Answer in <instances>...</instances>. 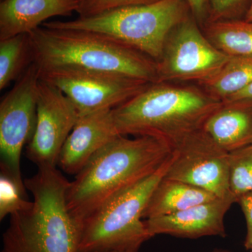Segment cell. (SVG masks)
Here are the masks:
<instances>
[{
    "mask_svg": "<svg viewBox=\"0 0 252 252\" xmlns=\"http://www.w3.org/2000/svg\"><path fill=\"white\" fill-rule=\"evenodd\" d=\"M252 83V55L229 56L218 72L197 85L214 98L222 102Z\"/></svg>",
    "mask_w": 252,
    "mask_h": 252,
    "instance_id": "obj_17",
    "label": "cell"
},
{
    "mask_svg": "<svg viewBox=\"0 0 252 252\" xmlns=\"http://www.w3.org/2000/svg\"><path fill=\"white\" fill-rule=\"evenodd\" d=\"M202 29L212 44L227 56H252V21H217L206 23Z\"/></svg>",
    "mask_w": 252,
    "mask_h": 252,
    "instance_id": "obj_18",
    "label": "cell"
},
{
    "mask_svg": "<svg viewBox=\"0 0 252 252\" xmlns=\"http://www.w3.org/2000/svg\"><path fill=\"white\" fill-rule=\"evenodd\" d=\"M172 149L150 136L119 135L98 151L69 183L68 210L80 223L106 200L157 171Z\"/></svg>",
    "mask_w": 252,
    "mask_h": 252,
    "instance_id": "obj_1",
    "label": "cell"
},
{
    "mask_svg": "<svg viewBox=\"0 0 252 252\" xmlns=\"http://www.w3.org/2000/svg\"><path fill=\"white\" fill-rule=\"evenodd\" d=\"M191 15L186 0H159L42 26L94 32L139 51L156 62L161 58L169 34Z\"/></svg>",
    "mask_w": 252,
    "mask_h": 252,
    "instance_id": "obj_5",
    "label": "cell"
},
{
    "mask_svg": "<svg viewBox=\"0 0 252 252\" xmlns=\"http://www.w3.org/2000/svg\"></svg>",
    "mask_w": 252,
    "mask_h": 252,
    "instance_id": "obj_30",
    "label": "cell"
},
{
    "mask_svg": "<svg viewBox=\"0 0 252 252\" xmlns=\"http://www.w3.org/2000/svg\"><path fill=\"white\" fill-rule=\"evenodd\" d=\"M158 1L159 0H78L77 13L79 17H90L111 10L152 4Z\"/></svg>",
    "mask_w": 252,
    "mask_h": 252,
    "instance_id": "obj_23",
    "label": "cell"
},
{
    "mask_svg": "<svg viewBox=\"0 0 252 252\" xmlns=\"http://www.w3.org/2000/svg\"><path fill=\"white\" fill-rule=\"evenodd\" d=\"M240 99H252V83L248 87L230 96L223 101L240 100ZM223 102V101H222Z\"/></svg>",
    "mask_w": 252,
    "mask_h": 252,
    "instance_id": "obj_26",
    "label": "cell"
},
{
    "mask_svg": "<svg viewBox=\"0 0 252 252\" xmlns=\"http://www.w3.org/2000/svg\"><path fill=\"white\" fill-rule=\"evenodd\" d=\"M229 185L235 198L252 190V143L229 152Z\"/></svg>",
    "mask_w": 252,
    "mask_h": 252,
    "instance_id": "obj_20",
    "label": "cell"
},
{
    "mask_svg": "<svg viewBox=\"0 0 252 252\" xmlns=\"http://www.w3.org/2000/svg\"><path fill=\"white\" fill-rule=\"evenodd\" d=\"M203 130L228 152L252 144V99L223 101L207 119Z\"/></svg>",
    "mask_w": 252,
    "mask_h": 252,
    "instance_id": "obj_15",
    "label": "cell"
},
{
    "mask_svg": "<svg viewBox=\"0 0 252 252\" xmlns=\"http://www.w3.org/2000/svg\"><path fill=\"white\" fill-rule=\"evenodd\" d=\"M252 0H209L207 23L245 19Z\"/></svg>",
    "mask_w": 252,
    "mask_h": 252,
    "instance_id": "obj_22",
    "label": "cell"
},
{
    "mask_svg": "<svg viewBox=\"0 0 252 252\" xmlns=\"http://www.w3.org/2000/svg\"><path fill=\"white\" fill-rule=\"evenodd\" d=\"M192 15L174 28L157 62V82H199L215 75L229 56L207 39Z\"/></svg>",
    "mask_w": 252,
    "mask_h": 252,
    "instance_id": "obj_7",
    "label": "cell"
},
{
    "mask_svg": "<svg viewBox=\"0 0 252 252\" xmlns=\"http://www.w3.org/2000/svg\"><path fill=\"white\" fill-rule=\"evenodd\" d=\"M29 36L34 63L40 72L78 68L157 82L154 60L98 33L41 26Z\"/></svg>",
    "mask_w": 252,
    "mask_h": 252,
    "instance_id": "obj_4",
    "label": "cell"
},
{
    "mask_svg": "<svg viewBox=\"0 0 252 252\" xmlns=\"http://www.w3.org/2000/svg\"><path fill=\"white\" fill-rule=\"evenodd\" d=\"M250 250V252H252V240L251 242V245H250V250Z\"/></svg>",
    "mask_w": 252,
    "mask_h": 252,
    "instance_id": "obj_29",
    "label": "cell"
},
{
    "mask_svg": "<svg viewBox=\"0 0 252 252\" xmlns=\"http://www.w3.org/2000/svg\"><path fill=\"white\" fill-rule=\"evenodd\" d=\"M25 184L15 180L7 172L1 170L0 175V220L18 212L28 210L33 202L28 200Z\"/></svg>",
    "mask_w": 252,
    "mask_h": 252,
    "instance_id": "obj_21",
    "label": "cell"
},
{
    "mask_svg": "<svg viewBox=\"0 0 252 252\" xmlns=\"http://www.w3.org/2000/svg\"><path fill=\"white\" fill-rule=\"evenodd\" d=\"M221 102L197 84L155 82L112 113L120 135L150 136L173 149L202 130Z\"/></svg>",
    "mask_w": 252,
    "mask_h": 252,
    "instance_id": "obj_2",
    "label": "cell"
},
{
    "mask_svg": "<svg viewBox=\"0 0 252 252\" xmlns=\"http://www.w3.org/2000/svg\"><path fill=\"white\" fill-rule=\"evenodd\" d=\"M79 116L62 91L40 78L38 86L37 116L27 157L39 167L58 166L60 154Z\"/></svg>",
    "mask_w": 252,
    "mask_h": 252,
    "instance_id": "obj_11",
    "label": "cell"
},
{
    "mask_svg": "<svg viewBox=\"0 0 252 252\" xmlns=\"http://www.w3.org/2000/svg\"><path fill=\"white\" fill-rule=\"evenodd\" d=\"M40 78L70 99L79 116L113 109L144 90L151 83L120 74L72 67L39 71Z\"/></svg>",
    "mask_w": 252,
    "mask_h": 252,
    "instance_id": "obj_8",
    "label": "cell"
},
{
    "mask_svg": "<svg viewBox=\"0 0 252 252\" xmlns=\"http://www.w3.org/2000/svg\"><path fill=\"white\" fill-rule=\"evenodd\" d=\"M235 203L233 195L217 198L172 215L148 219L144 223L152 238L157 235L187 239L225 238V216Z\"/></svg>",
    "mask_w": 252,
    "mask_h": 252,
    "instance_id": "obj_12",
    "label": "cell"
},
{
    "mask_svg": "<svg viewBox=\"0 0 252 252\" xmlns=\"http://www.w3.org/2000/svg\"><path fill=\"white\" fill-rule=\"evenodd\" d=\"M210 252H232L228 251V250H213V251H212Z\"/></svg>",
    "mask_w": 252,
    "mask_h": 252,
    "instance_id": "obj_28",
    "label": "cell"
},
{
    "mask_svg": "<svg viewBox=\"0 0 252 252\" xmlns=\"http://www.w3.org/2000/svg\"><path fill=\"white\" fill-rule=\"evenodd\" d=\"M106 200L81 223L80 252H138L152 238L143 214L151 196L171 163Z\"/></svg>",
    "mask_w": 252,
    "mask_h": 252,
    "instance_id": "obj_6",
    "label": "cell"
},
{
    "mask_svg": "<svg viewBox=\"0 0 252 252\" xmlns=\"http://www.w3.org/2000/svg\"><path fill=\"white\" fill-rule=\"evenodd\" d=\"M189 5L190 13L203 28L207 22L209 16V0H186Z\"/></svg>",
    "mask_w": 252,
    "mask_h": 252,
    "instance_id": "obj_25",
    "label": "cell"
},
{
    "mask_svg": "<svg viewBox=\"0 0 252 252\" xmlns=\"http://www.w3.org/2000/svg\"><path fill=\"white\" fill-rule=\"evenodd\" d=\"M229 172V152L202 129L172 149L171 163L164 177L204 189L217 198H225L233 195Z\"/></svg>",
    "mask_w": 252,
    "mask_h": 252,
    "instance_id": "obj_10",
    "label": "cell"
},
{
    "mask_svg": "<svg viewBox=\"0 0 252 252\" xmlns=\"http://www.w3.org/2000/svg\"><path fill=\"white\" fill-rule=\"evenodd\" d=\"M33 63L29 34L0 40V91L17 81Z\"/></svg>",
    "mask_w": 252,
    "mask_h": 252,
    "instance_id": "obj_19",
    "label": "cell"
},
{
    "mask_svg": "<svg viewBox=\"0 0 252 252\" xmlns=\"http://www.w3.org/2000/svg\"><path fill=\"white\" fill-rule=\"evenodd\" d=\"M245 20L248 21H252V0L250 9H249L248 13H247L246 16H245Z\"/></svg>",
    "mask_w": 252,
    "mask_h": 252,
    "instance_id": "obj_27",
    "label": "cell"
},
{
    "mask_svg": "<svg viewBox=\"0 0 252 252\" xmlns=\"http://www.w3.org/2000/svg\"><path fill=\"white\" fill-rule=\"evenodd\" d=\"M78 0H1L0 40L29 34L49 18L77 12Z\"/></svg>",
    "mask_w": 252,
    "mask_h": 252,
    "instance_id": "obj_14",
    "label": "cell"
},
{
    "mask_svg": "<svg viewBox=\"0 0 252 252\" xmlns=\"http://www.w3.org/2000/svg\"><path fill=\"white\" fill-rule=\"evenodd\" d=\"M119 135L112 109L79 117L63 145L58 166L69 175H77L94 154Z\"/></svg>",
    "mask_w": 252,
    "mask_h": 252,
    "instance_id": "obj_13",
    "label": "cell"
},
{
    "mask_svg": "<svg viewBox=\"0 0 252 252\" xmlns=\"http://www.w3.org/2000/svg\"><path fill=\"white\" fill-rule=\"evenodd\" d=\"M236 203L241 207L247 223V234L244 246L247 250H250L252 240V190L240 195Z\"/></svg>",
    "mask_w": 252,
    "mask_h": 252,
    "instance_id": "obj_24",
    "label": "cell"
},
{
    "mask_svg": "<svg viewBox=\"0 0 252 252\" xmlns=\"http://www.w3.org/2000/svg\"><path fill=\"white\" fill-rule=\"evenodd\" d=\"M39 80V68L33 63L0 103L1 170L21 184V154L35 131Z\"/></svg>",
    "mask_w": 252,
    "mask_h": 252,
    "instance_id": "obj_9",
    "label": "cell"
},
{
    "mask_svg": "<svg viewBox=\"0 0 252 252\" xmlns=\"http://www.w3.org/2000/svg\"><path fill=\"white\" fill-rule=\"evenodd\" d=\"M69 183L56 167H39L24 181L32 205L10 216L1 252H80L81 225L67 205Z\"/></svg>",
    "mask_w": 252,
    "mask_h": 252,
    "instance_id": "obj_3",
    "label": "cell"
},
{
    "mask_svg": "<svg viewBox=\"0 0 252 252\" xmlns=\"http://www.w3.org/2000/svg\"><path fill=\"white\" fill-rule=\"evenodd\" d=\"M217 198L204 189L163 177L151 196L143 219L172 215Z\"/></svg>",
    "mask_w": 252,
    "mask_h": 252,
    "instance_id": "obj_16",
    "label": "cell"
}]
</instances>
